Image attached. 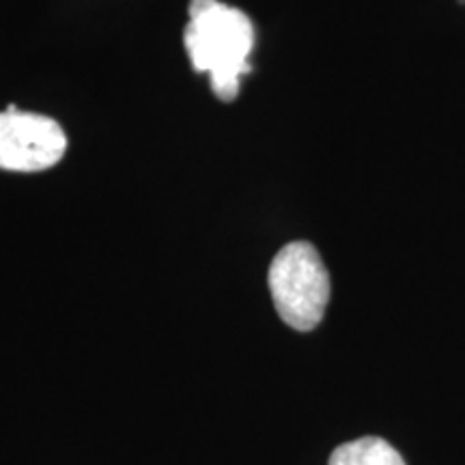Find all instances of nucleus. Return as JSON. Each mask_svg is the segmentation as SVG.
Listing matches in <instances>:
<instances>
[{
    "instance_id": "obj_4",
    "label": "nucleus",
    "mask_w": 465,
    "mask_h": 465,
    "mask_svg": "<svg viewBox=\"0 0 465 465\" xmlns=\"http://www.w3.org/2000/svg\"><path fill=\"white\" fill-rule=\"evenodd\" d=\"M328 465H405L401 452L381 438H360L341 444Z\"/></svg>"
},
{
    "instance_id": "obj_1",
    "label": "nucleus",
    "mask_w": 465,
    "mask_h": 465,
    "mask_svg": "<svg viewBox=\"0 0 465 465\" xmlns=\"http://www.w3.org/2000/svg\"><path fill=\"white\" fill-rule=\"evenodd\" d=\"M183 44L194 72L212 75L220 100H235L242 75L252 72L248 61L254 48L252 20L220 0H192Z\"/></svg>"
},
{
    "instance_id": "obj_5",
    "label": "nucleus",
    "mask_w": 465,
    "mask_h": 465,
    "mask_svg": "<svg viewBox=\"0 0 465 465\" xmlns=\"http://www.w3.org/2000/svg\"><path fill=\"white\" fill-rule=\"evenodd\" d=\"M459 3H465V0H459Z\"/></svg>"
},
{
    "instance_id": "obj_2",
    "label": "nucleus",
    "mask_w": 465,
    "mask_h": 465,
    "mask_svg": "<svg viewBox=\"0 0 465 465\" xmlns=\"http://www.w3.org/2000/svg\"><path fill=\"white\" fill-rule=\"evenodd\" d=\"M267 282L278 315L289 328L311 332L322 323L330 302V274L312 243H287L272 261Z\"/></svg>"
},
{
    "instance_id": "obj_3",
    "label": "nucleus",
    "mask_w": 465,
    "mask_h": 465,
    "mask_svg": "<svg viewBox=\"0 0 465 465\" xmlns=\"http://www.w3.org/2000/svg\"><path fill=\"white\" fill-rule=\"evenodd\" d=\"M67 151L63 127L50 116L9 104L0 113V168L14 173L48 171Z\"/></svg>"
}]
</instances>
